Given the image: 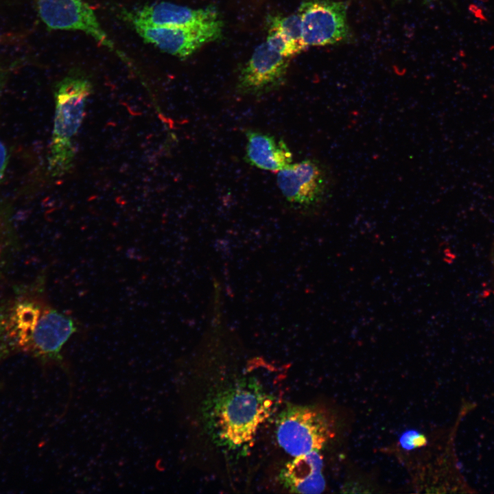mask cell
<instances>
[{
	"label": "cell",
	"mask_w": 494,
	"mask_h": 494,
	"mask_svg": "<svg viewBox=\"0 0 494 494\" xmlns=\"http://www.w3.org/2000/svg\"><path fill=\"white\" fill-rule=\"evenodd\" d=\"M302 39L309 47L340 43L349 34L346 5L334 0H309L300 5Z\"/></svg>",
	"instance_id": "6"
},
{
	"label": "cell",
	"mask_w": 494,
	"mask_h": 494,
	"mask_svg": "<svg viewBox=\"0 0 494 494\" xmlns=\"http://www.w3.org/2000/svg\"><path fill=\"white\" fill-rule=\"evenodd\" d=\"M124 16L128 21L168 26H200L220 20L215 8L194 9L169 2L155 3L133 12H126Z\"/></svg>",
	"instance_id": "10"
},
{
	"label": "cell",
	"mask_w": 494,
	"mask_h": 494,
	"mask_svg": "<svg viewBox=\"0 0 494 494\" xmlns=\"http://www.w3.org/2000/svg\"><path fill=\"white\" fill-rule=\"evenodd\" d=\"M1 40H2V38H1V36H0V43H1Z\"/></svg>",
	"instance_id": "15"
},
{
	"label": "cell",
	"mask_w": 494,
	"mask_h": 494,
	"mask_svg": "<svg viewBox=\"0 0 494 494\" xmlns=\"http://www.w3.org/2000/svg\"><path fill=\"white\" fill-rule=\"evenodd\" d=\"M290 59L266 39L242 68L237 91L244 95L259 96L279 87L285 82Z\"/></svg>",
	"instance_id": "8"
},
{
	"label": "cell",
	"mask_w": 494,
	"mask_h": 494,
	"mask_svg": "<svg viewBox=\"0 0 494 494\" xmlns=\"http://www.w3.org/2000/svg\"><path fill=\"white\" fill-rule=\"evenodd\" d=\"M268 27V32L279 34L288 43L294 56L307 49L302 39L301 19L298 12L271 17Z\"/></svg>",
	"instance_id": "13"
},
{
	"label": "cell",
	"mask_w": 494,
	"mask_h": 494,
	"mask_svg": "<svg viewBox=\"0 0 494 494\" xmlns=\"http://www.w3.org/2000/svg\"><path fill=\"white\" fill-rule=\"evenodd\" d=\"M130 22L137 33L148 43L180 58H186L204 45L220 37L222 21L200 26H168Z\"/></svg>",
	"instance_id": "7"
},
{
	"label": "cell",
	"mask_w": 494,
	"mask_h": 494,
	"mask_svg": "<svg viewBox=\"0 0 494 494\" xmlns=\"http://www.w3.org/2000/svg\"><path fill=\"white\" fill-rule=\"evenodd\" d=\"M42 21L50 29L82 32L99 45L115 51L93 9L84 0H36Z\"/></svg>",
	"instance_id": "9"
},
{
	"label": "cell",
	"mask_w": 494,
	"mask_h": 494,
	"mask_svg": "<svg viewBox=\"0 0 494 494\" xmlns=\"http://www.w3.org/2000/svg\"><path fill=\"white\" fill-rule=\"evenodd\" d=\"M76 331L70 316L45 303L17 300L0 307V358L22 353L43 363L60 362L62 349Z\"/></svg>",
	"instance_id": "1"
},
{
	"label": "cell",
	"mask_w": 494,
	"mask_h": 494,
	"mask_svg": "<svg viewBox=\"0 0 494 494\" xmlns=\"http://www.w3.org/2000/svg\"><path fill=\"white\" fill-rule=\"evenodd\" d=\"M276 434L281 447L295 457L322 449L336 435L335 421L324 409L291 405L279 414Z\"/></svg>",
	"instance_id": "4"
},
{
	"label": "cell",
	"mask_w": 494,
	"mask_h": 494,
	"mask_svg": "<svg viewBox=\"0 0 494 494\" xmlns=\"http://www.w3.org/2000/svg\"><path fill=\"white\" fill-rule=\"evenodd\" d=\"M8 163V154L4 144L0 140V183L3 177Z\"/></svg>",
	"instance_id": "14"
},
{
	"label": "cell",
	"mask_w": 494,
	"mask_h": 494,
	"mask_svg": "<svg viewBox=\"0 0 494 494\" xmlns=\"http://www.w3.org/2000/svg\"><path fill=\"white\" fill-rule=\"evenodd\" d=\"M91 92V82L78 75H68L55 86L56 108L47 158L51 176H62L71 169L75 156L73 139L82 123Z\"/></svg>",
	"instance_id": "3"
},
{
	"label": "cell",
	"mask_w": 494,
	"mask_h": 494,
	"mask_svg": "<svg viewBox=\"0 0 494 494\" xmlns=\"http://www.w3.org/2000/svg\"><path fill=\"white\" fill-rule=\"evenodd\" d=\"M277 183L292 208L309 215L329 200L333 180L327 166L318 160L307 158L279 171Z\"/></svg>",
	"instance_id": "5"
},
{
	"label": "cell",
	"mask_w": 494,
	"mask_h": 494,
	"mask_svg": "<svg viewBox=\"0 0 494 494\" xmlns=\"http://www.w3.org/2000/svg\"><path fill=\"white\" fill-rule=\"evenodd\" d=\"M323 456L313 451L294 457L280 472V480L292 493H320L325 489Z\"/></svg>",
	"instance_id": "11"
},
{
	"label": "cell",
	"mask_w": 494,
	"mask_h": 494,
	"mask_svg": "<svg viewBox=\"0 0 494 494\" xmlns=\"http://www.w3.org/2000/svg\"><path fill=\"white\" fill-rule=\"evenodd\" d=\"M272 401L257 384L239 381L223 390L214 401L210 424L220 440L239 447L251 440L269 416Z\"/></svg>",
	"instance_id": "2"
},
{
	"label": "cell",
	"mask_w": 494,
	"mask_h": 494,
	"mask_svg": "<svg viewBox=\"0 0 494 494\" xmlns=\"http://www.w3.org/2000/svg\"><path fill=\"white\" fill-rule=\"evenodd\" d=\"M247 143L244 160L257 168L279 172L292 163V154L282 139L259 130L245 131Z\"/></svg>",
	"instance_id": "12"
}]
</instances>
